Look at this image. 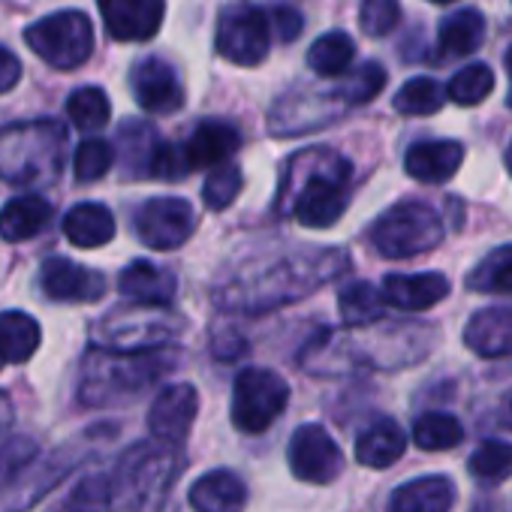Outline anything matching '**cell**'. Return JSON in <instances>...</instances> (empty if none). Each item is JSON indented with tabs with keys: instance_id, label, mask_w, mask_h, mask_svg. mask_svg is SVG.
<instances>
[{
	"instance_id": "1",
	"label": "cell",
	"mask_w": 512,
	"mask_h": 512,
	"mask_svg": "<svg viewBox=\"0 0 512 512\" xmlns=\"http://www.w3.org/2000/svg\"><path fill=\"white\" fill-rule=\"evenodd\" d=\"M347 269L344 250H302L220 287L214 302L235 314H263L311 296Z\"/></svg>"
},
{
	"instance_id": "2",
	"label": "cell",
	"mask_w": 512,
	"mask_h": 512,
	"mask_svg": "<svg viewBox=\"0 0 512 512\" xmlns=\"http://www.w3.org/2000/svg\"><path fill=\"white\" fill-rule=\"evenodd\" d=\"M356 332H320L299 362L311 374H341L350 368H404L428 353L422 326H353Z\"/></svg>"
},
{
	"instance_id": "3",
	"label": "cell",
	"mask_w": 512,
	"mask_h": 512,
	"mask_svg": "<svg viewBox=\"0 0 512 512\" xmlns=\"http://www.w3.org/2000/svg\"><path fill=\"white\" fill-rule=\"evenodd\" d=\"M350 205V163L329 151H305L290 160L281 187V211L293 214L302 226H335Z\"/></svg>"
},
{
	"instance_id": "4",
	"label": "cell",
	"mask_w": 512,
	"mask_h": 512,
	"mask_svg": "<svg viewBox=\"0 0 512 512\" xmlns=\"http://www.w3.org/2000/svg\"><path fill=\"white\" fill-rule=\"evenodd\" d=\"M169 368V356L157 350H91L82 362L79 398L88 407H109L136 398L145 392L163 371Z\"/></svg>"
},
{
	"instance_id": "5",
	"label": "cell",
	"mask_w": 512,
	"mask_h": 512,
	"mask_svg": "<svg viewBox=\"0 0 512 512\" xmlns=\"http://www.w3.org/2000/svg\"><path fill=\"white\" fill-rule=\"evenodd\" d=\"M172 446L136 443L109 473V512H151L163 503L181 470Z\"/></svg>"
},
{
	"instance_id": "6",
	"label": "cell",
	"mask_w": 512,
	"mask_h": 512,
	"mask_svg": "<svg viewBox=\"0 0 512 512\" xmlns=\"http://www.w3.org/2000/svg\"><path fill=\"white\" fill-rule=\"evenodd\" d=\"M67 133L55 121L16 124L0 133V178L10 184L55 181L64 166Z\"/></svg>"
},
{
	"instance_id": "7",
	"label": "cell",
	"mask_w": 512,
	"mask_h": 512,
	"mask_svg": "<svg viewBox=\"0 0 512 512\" xmlns=\"http://www.w3.org/2000/svg\"><path fill=\"white\" fill-rule=\"evenodd\" d=\"M181 332H184V320L175 311H169V305L136 302L109 311L97 323L94 335L100 347L136 353V350H160L169 341H175Z\"/></svg>"
},
{
	"instance_id": "8",
	"label": "cell",
	"mask_w": 512,
	"mask_h": 512,
	"mask_svg": "<svg viewBox=\"0 0 512 512\" xmlns=\"http://www.w3.org/2000/svg\"><path fill=\"white\" fill-rule=\"evenodd\" d=\"M440 238L443 223L425 202H398L371 226V244L386 260H407V256L425 253L437 247Z\"/></svg>"
},
{
	"instance_id": "9",
	"label": "cell",
	"mask_w": 512,
	"mask_h": 512,
	"mask_svg": "<svg viewBox=\"0 0 512 512\" xmlns=\"http://www.w3.org/2000/svg\"><path fill=\"white\" fill-rule=\"evenodd\" d=\"M25 40L55 70H76L94 52L91 19L79 10H64V13L34 22L25 31Z\"/></svg>"
},
{
	"instance_id": "10",
	"label": "cell",
	"mask_w": 512,
	"mask_h": 512,
	"mask_svg": "<svg viewBox=\"0 0 512 512\" xmlns=\"http://www.w3.org/2000/svg\"><path fill=\"white\" fill-rule=\"evenodd\" d=\"M290 401V386L269 368H244L232 386V422L244 434L266 431Z\"/></svg>"
},
{
	"instance_id": "11",
	"label": "cell",
	"mask_w": 512,
	"mask_h": 512,
	"mask_svg": "<svg viewBox=\"0 0 512 512\" xmlns=\"http://www.w3.org/2000/svg\"><path fill=\"white\" fill-rule=\"evenodd\" d=\"M217 52L238 67L263 64L272 46V25L263 10L235 4L226 7L217 19Z\"/></svg>"
},
{
	"instance_id": "12",
	"label": "cell",
	"mask_w": 512,
	"mask_h": 512,
	"mask_svg": "<svg viewBox=\"0 0 512 512\" xmlns=\"http://www.w3.org/2000/svg\"><path fill=\"white\" fill-rule=\"evenodd\" d=\"M196 229V211L190 202L178 196H157L148 199L136 211V235L154 250H175L181 247Z\"/></svg>"
},
{
	"instance_id": "13",
	"label": "cell",
	"mask_w": 512,
	"mask_h": 512,
	"mask_svg": "<svg viewBox=\"0 0 512 512\" xmlns=\"http://www.w3.org/2000/svg\"><path fill=\"white\" fill-rule=\"evenodd\" d=\"M287 458H290L293 473L302 482H314V485H329L344 470V455L338 443L323 425H314V422L296 428V434L290 437Z\"/></svg>"
},
{
	"instance_id": "14",
	"label": "cell",
	"mask_w": 512,
	"mask_h": 512,
	"mask_svg": "<svg viewBox=\"0 0 512 512\" xmlns=\"http://www.w3.org/2000/svg\"><path fill=\"white\" fill-rule=\"evenodd\" d=\"M341 112H344V100L335 91H329V94L296 91V94H287L275 103V109L269 115V127L275 136H296V133L326 127Z\"/></svg>"
},
{
	"instance_id": "15",
	"label": "cell",
	"mask_w": 512,
	"mask_h": 512,
	"mask_svg": "<svg viewBox=\"0 0 512 512\" xmlns=\"http://www.w3.org/2000/svg\"><path fill=\"white\" fill-rule=\"evenodd\" d=\"M106 31L121 43L151 40L166 16V0H97Z\"/></svg>"
},
{
	"instance_id": "16",
	"label": "cell",
	"mask_w": 512,
	"mask_h": 512,
	"mask_svg": "<svg viewBox=\"0 0 512 512\" xmlns=\"http://www.w3.org/2000/svg\"><path fill=\"white\" fill-rule=\"evenodd\" d=\"M130 88L136 103L151 115H169L184 106V88L178 73L163 58H145L130 70Z\"/></svg>"
},
{
	"instance_id": "17",
	"label": "cell",
	"mask_w": 512,
	"mask_h": 512,
	"mask_svg": "<svg viewBox=\"0 0 512 512\" xmlns=\"http://www.w3.org/2000/svg\"><path fill=\"white\" fill-rule=\"evenodd\" d=\"M196 410H199L196 389L190 383H172L154 398L151 413H148V428L160 443L178 446L190 434Z\"/></svg>"
},
{
	"instance_id": "18",
	"label": "cell",
	"mask_w": 512,
	"mask_h": 512,
	"mask_svg": "<svg viewBox=\"0 0 512 512\" xmlns=\"http://www.w3.org/2000/svg\"><path fill=\"white\" fill-rule=\"evenodd\" d=\"M76 464V458H49V461H31L19 476L0 485V512H25L40 497H46Z\"/></svg>"
},
{
	"instance_id": "19",
	"label": "cell",
	"mask_w": 512,
	"mask_h": 512,
	"mask_svg": "<svg viewBox=\"0 0 512 512\" xmlns=\"http://www.w3.org/2000/svg\"><path fill=\"white\" fill-rule=\"evenodd\" d=\"M40 287L52 302H97L106 290V281L73 260L52 256L40 269Z\"/></svg>"
},
{
	"instance_id": "20",
	"label": "cell",
	"mask_w": 512,
	"mask_h": 512,
	"mask_svg": "<svg viewBox=\"0 0 512 512\" xmlns=\"http://www.w3.org/2000/svg\"><path fill=\"white\" fill-rule=\"evenodd\" d=\"M383 302L398 311H428L449 296V281L437 272L425 275H389L383 281Z\"/></svg>"
},
{
	"instance_id": "21",
	"label": "cell",
	"mask_w": 512,
	"mask_h": 512,
	"mask_svg": "<svg viewBox=\"0 0 512 512\" xmlns=\"http://www.w3.org/2000/svg\"><path fill=\"white\" fill-rule=\"evenodd\" d=\"M464 344L482 359L512 356V311L509 308H485L470 317L464 329Z\"/></svg>"
},
{
	"instance_id": "22",
	"label": "cell",
	"mask_w": 512,
	"mask_h": 512,
	"mask_svg": "<svg viewBox=\"0 0 512 512\" xmlns=\"http://www.w3.org/2000/svg\"><path fill=\"white\" fill-rule=\"evenodd\" d=\"M461 163H464V148H461V142H449V139L419 142L404 157V169L416 181H425V184L449 181L461 169Z\"/></svg>"
},
{
	"instance_id": "23",
	"label": "cell",
	"mask_w": 512,
	"mask_h": 512,
	"mask_svg": "<svg viewBox=\"0 0 512 512\" xmlns=\"http://www.w3.org/2000/svg\"><path fill=\"white\" fill-rule=\"evenodd\" d=\"M241 145V136L232 124L223 121H202L193 136L184 145L190 169H211L217 163H226Z\"/></svg>"
},
{
	"instance_id": "24",
	"label": "cell",
	"mask_w": 512,
	"mask_h": 512,
	"mask_svg": "<svg viewBox=\"0 0 512 512\" xmlns=\"http://www.w3.org/2000/svg\"><path fill=\"white\" fill-rule=\"evenodd\" d=\"M247 503L244 482L229 470H211L190 488L193 512H241Z\"/></svg>"
},
{
	"instance_id": "25",
	"label": "cell",
	"mask_w": 512,
	"mask_h": 512,
	"mask_svg": "<svg viewBox=\"0 0 512 512\" xmlns=\"http://www.w3.org/2000/svg\"><path fill=\"white\" fill-rule=\"evenodd\" d=\"M455 503V485L446 476H419L395 488L389 512H449Z\"/></svg>"
},
{
	"instance_id": "26",
	"label": "cell",
	"mask_w": 512,
	"mask_h": 512,
	"mask_svg": "<svg viewBox=\"0 0 512 512\" xmlns=\"http://www.w3.org/2000/svg\"><path fill=\"white\" fill-rule=\"evenodd\" d=\"M52 220V205L37 196V193H28V196H16L4 205L0 211V238L4 241H25V238H34L40 235Z\"/></svg>"
},
{
	"instance_id": "27",
	"label": "cell",
	"mask_w": 512,
	"mask_h": 512,
	"mask_svg": "<svg viewBox=\"0 0 512 512\" xmlns=\"http://www.w3.org/2000/svg\"><path fill=\"white\" fill-rule=\"evenodd\" d=\"M407 437L401 431V425L395 419H377L371 428H365L356 440V458L365 467L383 470L392 467L401 455H404Z\"/></svg>"
},
{
	"instance_id": "28",
	"label": "cell",
	"mask_w": 512,
	"mask_h": 512,
	"mask_svg": "<svg viewBox=\"0 0 512 512\" xmlns=\"http://www.w3.org/2000/svg\"><path fill=\"white\" fill-rule=\"evenodd\" d=\"M121 293L136 299V302H148V305H169L172 296H175V275L154 266V263H145V260H136L130 263V269L121 272Z\"/></svg>"
},
{
	"instance_id": "29",
	"label": "cell",
	"mask_w": 512,
	"mask_h": 512,
	"mask_svg": "<svg viewBox=\"0 0 512 512\" xmlns=\"http://www.w3.org/2000/svg\"><path fill=\"white\" fill-rule=\"evenodd\" d=\"M64 235L76 247H103L115 238V217L106 205L82 202L64 217Z\"/></svg>"
},
{
	"instance_id": "30",
	"label": "cell",
	"mask_w": 512,
	"mask_h": 512,
	"mask_svg": "<svg viewBox=\"0 0 512 512\" xmlns=\"http://www.w3.org/2000/svg\"><path fill=\"white\" fill-rule=\"evenodd\" d=\"M40 341H43V332L34 317L22 311L0 314V356H4V362H13V365L28 362L37 353Z\"/></svg>"
},
{
	"instance_id": "31",
	"label": "cell",
	"mask_w": 512,
	"mask_h": 512,
	"mask_svg": "<svg viewBox=\"0 0 512 512\" xmlns=\"http://www.w3.org/2000/svg\"><path fill=\"white\" fill-rule=\"evenodd\" d=\"M485 40V19L476 10H458L440 25V52L449 58H467L473 55Z\"/></svg>"
},
{
	"instance_id": "32",
	"label": "cell",
	"mask_w": 512,
	"mask_h": 512,
	"mask_svg": "<svg viewBox=\"0 0 512 512\" xmlns=\"http://www.w3.org/2000/svg\"><path fill=\"white\" fill-rule=\"evenodd\" d=\"M353 58H356V43L344 31H332L311 46L308 67L320 76H341L350 70Z\"/></svg>"
},
{
	"instance_id": "33",
	"label": "cell",
	"mask_w": 512,
	"mask_h": 512,
	"mask_svg": "<svg viewBox=\"0 0 512 512\" xmlns=\"http://www.w3.org/2000/svg\"><path fill=\"white\" fill-rule=\"evenodd\" d=\"M383 293L368 284V281H356L350 287L341 290L338 296V311L344 317L347 326H368V323H377L383 317Z\"/></svg>"
},
{
	"instance_id": "34",
	"label": "cell",
	"mask_w": 512,
	"mask_h": 512,
	"mask_svg": "<svg viewBox=\"0 0 512 512\" xmlns=\"http://www.w3.org/2000/svg\"><path fill=\"white\" fill-rule=\"evenodd\" d=\"M413 440L425 452H443L464 440V428L449 413H425L413 425Z\"/></svg>"
},
{
	"instance_id": "35",
	"label": "cell",
	"mask_w": 512,
	"mask_h": 512,
	"mask_svg": "<svg viewBox=\"0 0 512 512\" xmlns=\"http://www.w3.org/2000/svg\"><path fill=\"white\" fill-rule=\"evenodd\" d=\"M467 287L479 293H512V244L491 250L470 272Z\"/></svg>"
},
{
	"instance_id": "36",
	"label": "cell",
	"mask_w": 512,
	"mask_h": 512,
	"mask_svg": "<svg viewBox=\"0 0 512 512\" xmlns=\"http://www.w3.org/2000/svg\"><path fill=\"white\" fill-rule=\"evenodd\" d=\"M470 473L485 485L509 479L512 476V443H506V440L479 443V449L470 455Z\"/></svg>"
},
{
	"instance_id": "37",
	"label": "cell",
	"mask_w": 512,
	"mask_h": 512,
	"mask_svg": "<svg viewBox=\"0 0 512 512\" xmlns=\"http://www.w3.org/2000/svg\"><path fill=\"white\" fill-rule=\"evenodd\" d=\"M446 103V88L437 85L428 76L410 79L398 94H395V109L401 115H434Z\"/></svg>"
},
{
	"instance_id": "38",
	"label": "cell",
	"mask_w": 512,
	"mask_h": 512,
	"mask_svg": "<svg viewBox=\"0 0 512 512\" xmlns=\"http://www.w3.org/2000/svg\"><path fill=\"white\" fill-rule=\"evenodd\" d=\"M67 115H70V121L79 130L91 133V130H100V127L109 124L112 106H109L106 91H100V88H79L67 100Z\"/></svg>"
},
{
	"instance_id": "39",
	"label": "cell",
	"mask_w": 512,
	"mask_h": 512,
	"mask_svg": "<svg viewBox=\"0 0 512 512\" xmlns=\"http://www.w3.org/2000/svg\"><path fill=\"white\" fill-rule=\"evenodd\" d=\"M494 91V73L488 64H470L452 76L446 85V94L458 106H479L488 94Z\"/></svg>"
},
{
	"instance_id": "40",
	"label": "cell",
	"mask_w": 512,
	"mask_h": 512,
	"mask_svg": "<svg viewBox=\"0 0 512 512\" xmlns=\"http://www.w3.org/2000/svg\"><path fill=\"white\" fill-rule=\"evenodd\" d=\"M241 169L235 163H217L211 166L205 184H202V199L211 211H223L235 202L238 190H241Z\"/></svg>"
},
{
	"instance_id": "41",
	"label": "cell",
	"mask_w": 512,
	"mask_h": 512,
	"mask_svg": "<svg viewBox=\"0 0 512 512\" xmlns=\"http://www.w3.org/2000/svg\"><path fill=\"white\" fill-rule=\"evenodd\" d=\"M383 85H386V70L371 61V64H362L350 79H344L335 88V94L350 106H362V103H371L383 91Z\"/></svg>"
},
{
	"instance_id": "42",
	"label": "cell",
	"mask_w": 512,
	"mask_h": 512,
	"mask_svg": "<svg viewBox=\"0 0 512 512\" xmlns=\"http://www.w3.org/2000/svg\"><path fill=\"white\" fill-rule=\"evenodd\" d=\"M115 163V151L109 142L103 139H85L79 142L76 148V157H73V169H76V181L82 184H91V181H100Z\"/></svg>"
},
{
	"instance_id": "43",
	"label": "cell",
	"mask_w": 512,
	"mask_h": 512,
	"mask_svg": "<svg viewBox=\"0 0 512 512\" xmlns=\"http://www.w3.org/2000/svg\"><path fill=\"white\" fill-rule=\"evenodd\" d=\"M401 22V4L398 0H362L359 25L368 37H386Z\"/></svg>"
},
{
	"instance_id": "44",
	"label": "cell",
	"mask_w": 512,
	"mask_h": 512,
	"mask_svg": "<svg viewBox=\"0 0 512 512\" xmlns=\"http://www.w3.org/2000/svg\"><path fill=\"white\" fill-rule=\"evenodd\" d=\"M70 512H109V473L85 476L70 494Z\"/></svg>"
},
{
	"instance_id": "45",
	"label": "cell",
	"mask_w": 512,
	"mask_h": 512,
	"mask_svg": "<svg viewBox=\"0 0 512 512\" xmlns=\"http://www.w3.org/2000/svg\"><path fill=\"white\" fill-rule=\"evenodd\" d=\"M148 172L154 178H160V181H181V178H187L190 163H187L184 145H169V142L154 145L151 160H148Z\"/></svg>"
},
{
	"instance_id": "46",
	"label": "cell",
	"mask_w": 512,
	"mask_h": 512,
	"mask_svg": "<svg viewBox=\"0 0 512 512\" xmlns=\"http://www.w3.org/2000/svg\"><path fill=\"white\" fill-rule=\"evenodd\" d=\"M37 458V443L31 437H13L0 446V485L19 476Z\"/></svg>"
},
{
	"instance_id": "47",
	"label": "cell",
	"mask_w": 512,
	"mask_h": 512,
	"mask_svg": "<svg viewBox=\"0 0 512 512\" xmlns=\"http://www.w3.org/2000/svg\"><path fill=\"white\" fill-rule=\"evenodd\" d=\"M269 25L275 28V34H278L281 43H293L302 34V13L293 10L290 4H281V7L272 10V22Z\"/></svg>"
},
{
	"instance_id": "48",
	"label": "cell",
	"mask_w": 512,
	"mask_h": 512,
	"mask_svg": "<svg viewBox=\"0 0 512 512\" xmlns=\"http://www.w3.org/2000/svg\"><path fill=\"white\" fill-rule=\"evenodd\" d=\"M19 79H22V61L10 49L0 46V94H7L10 88H16Z\"/></svg>"
},
{
	"instance_id": "49",
	"label": "cell",
	"mask_w": 512,
	"mask_h": 512,
	"mask_svg": "<svg viewBox=\"0 0 512 512\" xmlns=\"http://www.w3.org/2000/svg\"><path fill=\"white\" fill-rule=\"evenodd\" d=\"M506 73H509V94H506V106L512 109V49L506 55Z\"/></svg>"
},
{
	"instance_id": "50",
	"label": "cell",
	"mask_w": 512,
	"mask_h": 512,
	"mask_svg": "<svg viewBox=\"0 0 512 512\" xmlns=\"http://www.w3.org/2000/svg\"><path fill=\"white\" fill-rule=\"evenodd\" d=\"M503 160H506V169H509V175H512V142H509V148H506V157H503Z\"/></svg>"
},
{
	"instance_id": "51",
	"label": "cell",
	"mask_w": 512,
	"mask_h": 512,
	"mask_svg": "<svg viewBox=\"0 0 512 512\" xmlns=\"http://www.w3.org/2000/svg\"><path fill=\"white\" fill-rule=\"evenodd\" d=\"M431 4H437V7H446V4H455V0H431Z\"/></svg>"
},
{
	"instance_id": "52",
	"label": "cell",
	"mask_w": 512,
	"mask_h": 512,
	"mask_svg": "<svg viewBox=\"0 0 512 512\" xmlns=\"http://www.w3.org/2000/svg\"><path fill=\"white\" fill-rule=\"evenodd\" d=\"M509 413H512V398H509Z\"/></svg>"
},
{
	"instance_id": "53",
	"label": "cell",
	"mask_w": 512,
	"mask_h": 512,
	"mask_svg": "<svg viewBox=\"0 0 512 512\" xmlns=\"http://www.w3.org/2000/svg\"><path fill=\"white\" fill-rule=\"evenodd\" d=\"M0 365H4V356H0Z\"/></svg>"
}]
</instances>
